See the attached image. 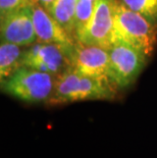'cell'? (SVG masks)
Listing matches in <instances>:
<instances>
[{"label":"cell","instance_id":"cell-1","mask_svg":"<svg viewBox=\"0 0 157 158\" xmlns=\"http://www.w3.org/2000/svg\"><path fill=\"white\" fill-rule=\"evenodd\" d=\"M115 89L110 81L84 75L69 65L55 78L54 90L48 103L60 105L87 100H111L115 97Z\"/></svg>","mask_w":157,"mask_h":158},{"label":"cell","instance_id":"cell-2","mask_svg":"<svg viewBox=\"0 0 157 158\" xmlns=\"http://www.w3.org/2000/svg\"><path fill=\"white\" fill-rule=\"evenodd\" d=\"M115 42L126 43L150 58L157 43V26L119 0H114L113 43Z\"/></svg>","mask_w":157,"mask_h":158},{"label":"cell","instance_id":"cell-3","mask_svg":"<svg viewBox=\"0 0 157 158\" xmlns=\"http://www.w3.org/2000/svg\"><path fill=\"white\" fill-rule=\"evenodd\" d=\"M56 77L47 73L21 66L1 82L3 93L27 103L48 102L51 98Z\"/></svg>","mask_w":157,"mask_h":158},{"label":"cell","instance_id":"cell-4","mask_svg":"<svg viewBox=\"0 0 157 158\" xmlns=\"http://www.w3.org/2000/svg\"><path fill=\"white\" fill-rule=\"evenodd\" d=\"M109 53L108 79L116 89H126L136 82L149 58L122 42L113 43Z\"/></svg>","mask_w":157,"mask_h":158},{"label":"cell","instance_id":"cell-5","mask_svg":"<svg viewBox=\"0 0 157 158\" xmlns=\"http://www.w3.org/2000/svg\"><path fill=\"white\" fill-rule=\"evenodd\" d=\"M114 0H96L94 11L88 25L76 36V40L86 45L109 50L113 45Z\"/></svg>","mask_w":157,"mask_h":158},{"label":"cell","instance_id":"cell-6","mask_svg":"<svg viewBox=\"0 0 157 158\" xmlns=\"http://www.w3.org/2000/svg\"><path fill=\"white\" fill-rule=\"evenodd\" d=\"M71 65L60 46L49 43H35L24 50L22 66H27L57 77Z\"/></svg>","mask_w":157,"mask_h":158},{"label":"cell","instance_id":"cell-7","mask_svg":"<svg viewBox=\"0 0 157 158\" xmlns=\"http://www.w3.org/2000/svg\"><path fill=\"white\" fill-rule=\"evenodd\" d=\"M68 58L72 68L84 75L108 80L109 53L101 47L86 45L76 40Z\"/></svg>","mask_w":157,"mask_h":158},{"label":"cell","instance_id":"cell-8","mask_svg":"<svg viewBox=\"0 0 157 158\" xmlns=\"http://www.w3.org/2000/svg\"><path fill=\"white\" fill-rule=\"evenodd\" d=\"M0 32L1 41L13 43L22 47L35 44L38 38L33 21L32 5L1 16Z\"/></svg>","mask_w":157,"mask_h":158},{"label":"cell","instance_id":"cell-9","mask_svg":"<svg viewBox=\"0 0 157 158\" xmlns=\"http://www.w3.org/2000/svg\"><path fill=\"white\" fill-rule=\"evenodd\" d=\"M32 8L33 21L38 41L60 46L68 56L72 49L76 39L69 35L57 21L35 0L32 4Z\"/></svg>","mask_w":157,"mask_h":158},{"label":"cell","instance_id":"cell-10","mask_svg":"<svg viewBox=\"0 0 157 158\" xmlns=\"http://www.w3.org/2000/svg\"><path fill=\"white\" fill-rule=\"evenodd\" d=\"M24 50L22 46L1 41L0 45V80L4 81L22 66Z\"/></svg>","mask_w":157,"mask_h":158},{"label":"cell","instance_id":"cell-11","mask_svg":"<svg viewBox=\"0 0 157 158\" xmlns=\"http://www.w3.org/2000/svg\"><path fill=\"white\" fill-rule=\"evenodd\" d=\"M78 0H55L48 12L75 38V19ZM76 39V38H75Z\"/></svg>","mask_w":157,"mask_h":158},{"label":"cell","instance_id":"cell-12","mask_svg":"<svg viewBox=\"0 0 157 158\" xmlns=\"http://www.w3.org/2000/svg\"><path fill=\"white\" fill-rule=\"evenodd\" d=\"M123 5L139 12L157 26V0H119Z\"/></svg>","mask_w":157,"mask_h":158},{"label":"cell","instance_id":"cell-13","mask_svg":"<svg viewBox=\"0 0 157 158\" xmlns=\"http://www.w3.org/2000/svg\"><path fill=\"white\" fill-rule=\"evenodd\" d=\"M95 2L88 0H78L75 19V38L89 23L94 11Z\"/></svg>","mask_w":157,"mask_h":158},{"label":"cell","instance_id":"cell-14","mask_svg":"<svg viewBox=\"0 0 157 158\" xmlns=\"http://www.w3.org/2000/svg\"><path fill=\"white\" fill-rule=\"evenodd\" d=\"M34 0H0V15L4 16L26 6L32 5Z\"/></svg>","mask_w":157,"mask_h":158},{"label":"cell","instance_id":"cell-15","mask_svg":"<svg viewBox=\"0 0 157 158\" xmlns=\"http://www.w3.org/2000/svg\"><path fill=\"white\" fill-rule=\"evenodd\" d=\"M35 1L38 2L40 5L43 6V7L48 11L49 9L51 8V6L53 5V3H54L55 0H35Z\"/></svg>","mask_w":157,"mask_h":158},{"label":"cell","instance_id":"cell-16","mask_svg":"<svg viewBox=\"0 0 157 158\" xmlns=\"http://www.w3.org/2000/svg\"><path fill=\"white\" fill-rule=\"evenodd\" d=\"M88 1H94V2H95V1H96V0H88Z\"/></svg>","mask_w":157,"mask_h":158}]
</instances>
